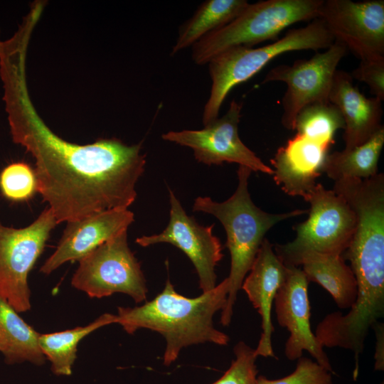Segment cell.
Returning a JSON list of instances; mask_svg holds the SVG:
<instances>
[{"label": "cell", "mask_w": 384, "mask_h": 384, "mask_svg": "<svg viewBox=\"0 0 384 384\" xmlns=\"http://www.w3.org/2000/svg\"><path fill=\"white\" fill-rule=\"evenodd\" d=\"M14 142L35 159L36 191L57 221H74L114 209H128L145 170L142 144L101 139L80 145L55 134L37 113L28 95L26 65L1 73Z\"/></svg>", "instance_id": "cell-1"}, {"label": "cell", "mask_w": 384, "mask_h": 384, "mask_svg": "<svg viewBox=\"0 0 384 384\" xmlns=\"http://www.w3.org/2000/svg\"><path fill=\"white\" fill-rule=\"evenodd\" d=\"M228 293L225 279L210 291L195 298L178 294L168 279L164 289L152 300L134 307L117 308V322L132 334L139 329L160 334L166 346L165 366L174 362L187 346L203 343L228 345L229 337L213 326V317L224 307Z\"/></svg>", "instance_id": "cell-2"}, {"label": "cell", "mask_w": 384, "mask_h": 384, "mask_svg": "<svg viewBox=\"0 0 384 384\" xmlns=\"http://www.w3.org/2000/svg\"><path fill=\"white\" fill-rule=\"evenodd\" d=\"M252 171L239 166L238 186L226 201L219 203L210 197H197L193 210L210 214L219 220L226 233V246L230 254V270L225 278L228 284L226 302L221 310L220 323L230 324L237 295L250 271L265 234L275 224L303 215L306 210L297 209L284 213H267L255 205L248 191Z\"/></svg>", "instance_id": "cell-3"}, {"label": "cell", "mask_w": 384, "mask_h": 384, "mask_svg": "<svg viewBox=\"0 0 384 384\" xmlns=\"http://www.w3.org/2000/svg\"><path fill=\"white\" fill-rule=\"evenodd\" d=\"M334 41L324 22L316 18L262 47L236 46L219 53L207 63L212 85L203 108V125L218 117L223 102L234 87L250 79L276 57L294 50H325Z\"/></svg>", "instance_id": "cell-4"}, {"label": "cell", "mask_w": 384, "mask_h": 384, "mask_svg": "<svg viewBox=\"0 0 384 384\" xmlns=\"http://www.w3.org/2000/svg\"><path fill=\"white\" fill-rule=\"evenodd\" d=\"M323 0H265L250 4L233 20L193 44V61L207 64L219 53L236 46L252 48L277 41L289 26L318 18Z\"/></svg>", "instance_id": "cell-5"}, {"label": "cell", "mask_w": 384, "mask_h": 384, "mask_svg": "<svg viewBox=\"0 0 384 384\" xmlns=\"http://www.w3.org/2000/svg\"><path fill=\"white\" fill-rule=\"evenodd\" d=\"M306 201L310 204L309 216L294 226L295 238L274 245V252L283 263L305 251L342 255L353 235L356 214L334 190L317 183Z\"/></svg>", "instance_id": "cell-6"}, {"label": "cell", "mask_w": 384, "mask_h": 384, "mask_svg": "<svg viewBox=\"0 0 384 384\" xmlns=\"http://www.w3.org/2000/svg\"><path fill=\"white\" fill-rule=\"evenodd\" d=\"M71 284L91 298L119 292L130 296L136 303L146 300V279L129 247L127 230L107 240L80 260Z\"/></svg>", "instance_id": "cell-7"}, {"label": "cell", "mask_w": 384, "mask_h": 384, "mask_svg": "<svg viewBox=\"0 0 384 384\" xmlns=\"http://www.w3.org/2000/svg\"><path fill=\"white\" fill-rule=\"evenodd\" d=\"M57 224L49 208L23 228L6 227L0 221V296L18 313L31 309L28 273Z\"/></svg>", "instance_id": "cell-8"}, {"label": "cell", "mask_w": 384, "mask_h": 384, "mask_svg": "<svg viewBox=\"0 0 384 384\" xmlns=\"http://www.w3.org/2000/svg\"><path fill=\"white\" fill-rule=\"evenodd\" d=\"M346 47L338 41L309 59L295 60L292 65H279L272 68L262 83L283 82L287 90L282 98V125L294 130L295 121L304 107L329 102V95L337 66L347 54Z\"/></svg>", "instance_id": "cell-9"}, {"label": "cell", "mask_w": 384, "mask_h": 384, "mask_svg": "<svg viewBox=\"0 0 384 384\" xmlns=\"http://www.w3.org/2000/svg\"><path fill=\"white\" fill-rule=\"evenodd\" d=\"M242 107L241 103L233 100L224 115L218 117L204 128L169 131L161 137L164 141L191 148L198 162L209 166L235 163L252 171L273 175V169L250 150L239 137Z\"/></svg>", "instance_id": "cell-10"}, {"label": "cell", "mask_w": 384, "mask_h": 384, "mask_svg": "<svg viewBox=\"0 0 384 384\" xmlns=\"http://www.w3.org/2000/svg\"><path fill=\"white\" fill-rule=\"evenodd\" d=\"M318 18L361 60L384 57L383 0H323Z\"/></svg>", "instance_id": "cell-11"}, {"label": "cell", "mask_w": 384, "mask_h": 384, "mask_svg": "<svg viewBox=\"0 0 384 384\" xmlns=\"http://www.w3.org/2000/svg\"><path fill=\"white\" fill-rule=\"evenodd\" d=\"M169 193L170 212L166 228L159 234L137 238L136 243L142 247L158 243L176 247L195 267L203 293L210 291L217 285L215 267L223 257L221 243L213 234V225H200L186 213L171 190Z\"/></svg>", "instance_id": "cell-12"}, {"label": "cell", "mask_w": 384, "mask_h": 384, "mask_svg": "<svg viewBox=\"0 0 384 384\" xmlns=\"http://www.w3.org/2000/svg\"><path fill=\"white\" fill-rule=\"evenodd\" d=\"M287 268L286 278L274 299L277 320L289 332L284 354L289 360L294 361L306 351L318 364L334 373L326 353L311 329L309 282L301 268Z\"/></svg>", "instance_id": "cell-13"}, {"label": "cell", "mask_w": 384, "mask_h": 384, "mask_svg": "<svg viewBox=\"0 0 384 384\" xmlns=\"http://www.w3.org/2000/svg\"><path fill=\"white\" fill-rule=\"evenodd\" d=\"M134 220V215L129 209H114L67 222L55 250L42 265L41 272L48 274L67 262L79 261L107 240L127 230Z\"/></svg>", "instance_id": "cell-14"}, {"label": "cell", "mask_w": 384, "mask_h": 384, "mask_svg": "<svg viewBox=\"0 0 384 384\" xmlns=\"http://www.w3.org/2000/svg\"><path fill=\"white\" fill-rule=\"evenodd\" d=\"M333 142L296 133L270 160L274 180L287 194L305 201L315 188Z\"/></svg>", "instance_id": "cell-15"}, {"label": "cell", "mask_w": 384, "mask_h": 384, "mask_svg": "<svg viewBox=\"0 0 384 384\" xmlns=\"http://www.w3.org/2000/svg\"><path fill=\"white\" fill-rule=\"evenodd\" d=\"M287 271V267L273 250V245L265 238L241 287L261 317L262 333L255 349L257 357L277 358L272 344L274 327L271 312L275 295L286 278Z\"/></svg>", "instance_id": "cell-16"}, {"label": "cell", "mask_w": 384, "mask_h": 384, "mask_svg": "<svg viewBox=\"0 0 384 384\" xmlns=\"http://www.w3.org/2000/svg\"><path fill=\"white\" fill-rule=\"evenodd\" d=\"M329 102L338 108L343 117L345 149L364 144L383 127L382 101L363 95L346 71H336Z\"/></svg>", "instance_id": "cell-17"}, {"label": "cell", "mask_w": 384, "mask_h": 384, "mask_svg": "<svg viewBox=\"0 0 384 384\" xmlns=\"http://www.w3.org/2000/svg\"><path fill=\"white\" fill-rule=\"evenodd\" d=\"M286 267H302L309 282L320 284L341 309H348L357 294L355 275L342 255L305 251L283 263Z\"/></svg>", "instance_id": "cell-18"}, {"label": "cell", "mask_w": 384, "mask_h": 384, "mask_svg": "<svg viewBox=\"0 0 384 384\" xmlns=\"http://www.w3.org/2000/svg\"><path fill=\"white\" fill-rule=\"evenodd\" d=\"M18 313L0 296L1 352L8 364L28 361L37 366L43 365L46 358L38 344L40 334Z\"/></svg>", "instance_id": "cell-19"}, {"label": "cell", "mask_w": 384, "mask_h": 384, "mask_svg": "<svg viewBox=\"0 0 384 384\" xmlns=\"http://www.w3.org/2000/svg\"><path fill=\"white\" fill-rule=\"evenodd\" d=\"M384 144V128L364 144L350 149L328 154L321 168L334 181L342 179H366L378 174V160Z\"/></svg>", "instance_id": "cell-20"}, {"label": "cell", "mask_w": 384, "mask_h": 384, "mask_svg": "<svg viewBox=\"0 0 384 384\" xmlns=\"http://www.w3.org/2000/svg\"><path fill=\"white\" fill-rule=\"evenodd\" d=\"M248 4L246 0H207L183 23L171 50V55L191 47L210 32L226 25Z\"/></svg>", "instance_id": "cell-21"}, {"label": "cell", "mask_w": 384, "mask_h": 384, "mask_svg": "<svg viewBox=\"0 0 384 384\" xmlns=\"http://www.w3.org/2000/svg\"><path fill=\"white\" fill-rule=\"evenodd\" d=\"M116 322V315L105 313L85 326L40 334L38 344L46 359L50 362L53 373L56 375H70L80 341L95 330Z\"/></svg>", "instance_id": "cell-22"}, {"label": "cell", "mask_w": 384, "mask_h": 384, "mask_svg": "<svg viewBox=\"0 0 384 384\" xmlns=\"http://www.w3.org/2000/svg\"><path fill=\"white\" fill-rule=\"evenodd\" d=\"M344 129V122L338 108L329 102L309 105L298 113L294 130L309 137L334 142L337 130Z\"/></svg>", "instance_id": "cell-23"}, {"label": "cell", "mask_w": 384, "mask_h": 384, "mask_svg": "<svg viewBox=\"0 0 384 384\" xmlns=\"http://www.w3.org/2000/svg\"><path fill=\"white\" fill-rule=\"evenodd\" d=\"M0 189L3 196L11 201L26 200L36 191L34 170L23 162L8 165L0 174Z\"/></svg>", "instance_id": "cell-24"}, {"label": "cell", "mask_w": 384, "mask_h": 384, "mask_svg": "<svg viewBox=\"0 0 384 384\" xmlns=\"http://www.w3.org/2000/svg\"><path fill=\"white\" fill-rule=\"evenodd\" d=\"M235 359L218 380L212 384H255L258 373L255 349L243 341L234 347Z\"/></svg>", "instance_id": "cell-25"}, {"label": "cell", "mask_w": 384, "mask_h": 384, "mask_svg": "<svg viewBox=\"0 0 384 384\" xmlns=\"http://www.w3.org/2000/svg\"><path fill=\"white\" fill-rule=\"evenodd\" d=\"M255 384H332V377L331 373L316 361L300 357L291 374L277 380L259 375Z\"/></svg>", "instance_id": "cell-26"}, {"label": "cell", "mask_w": 384, "mask_h": 384, "mask_svg": "<svg viewBox=\"0 0 384 384\" xmlns=\"http://www.w3.org/2000/svg\"><path fill=\"white\" fill-rule=\"evenodd\" d=\"M349 73L352 79L366 83L375 97L384 100V57L361 60Z\"/></svg>", "instance_id": "cell-27"}, {"label": "cell", "mask_w": 384, "mask_h": 384, "mask_svg": "<svg viewBox=\"0 0 384 384\" xmlns=\"http://www.w3.org/2000/svg\"><path fill=\"white\" fill-rule=\"evenodd\" d=\"M375 333V370H384V328L383 324L376 322L372 327Z\"/></svg>", "instance_id": "cell-28"}, {"label": "cell", "mask_w": 384, "mask_h": 384, "mask_svg": "<svg viewBox=\"0 0 384 384\" xmlns=\"http://www.w3.org/2000/svg\"><path fill=\"white\" fill-rule=\"evenodd\" d=\"M4 42H1L0 41V51L2 50L3 47H4Z\"/></svg>", "instance_id": "cell-29"}, {"label": "cell", "mask_w": 384, "mask_h": 384, "mask_svg": "<svg viewBox=\"0 0 384 384\" xmlns=\"http://www.w3.org/2000/svg\"><path fill=\"white\" fill-rule=\"evenodd\" d=\"M1 349H2V346H1V341H0V351H1Z\"/></svg>", "instance_id": "cell-30"}, {"label": "cell", "mask_w": 384, "mask_h": 384, "mask_svg": "<svg viewBox=\"0 0 384 384\" xmlns=\"http://www.w3.org/2000/svg\"><path fill=\"white\" fill-rule=\"evenodd\" d=\"M380 384H384V383H383V382H382V383H380Z\"/></svg>", "instance_id": "cell-31"}]
</instances>
